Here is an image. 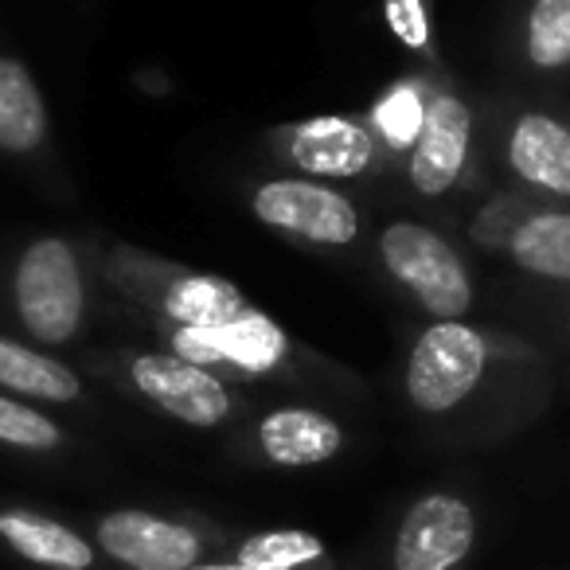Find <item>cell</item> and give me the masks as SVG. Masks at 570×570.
<instances>
[{"label":"cell","instance_id":"cell-1","mask_svg":"<svg viewBox=\"0 0 570 570\" xmlns=\"http://www.w3.org/2000/svg\"><path fill=\"white\" fill-rule=\"evenodd\" d=\"M90 539L110 570H191L227 554L235 543L223 523L153 508H110L95 515Z\"/></svg>","mask_w":570,"mask_h":570},{"label":"cell","instance_id":"cell-2","mask_svg":"<svg viewBox=\"0 0 570 570\" xmlns=\"http://www.w3.org/2000/svg\"><path fill=\"white\" fill-rule=\"evenodd\" d=\"M87 266L71 238L43 235L12 266V313L40 348H67L87 328Z\"/></svg>","mask_w":570,"mask_h":570},{"label":"cell","instance_id":"cell-3","mask_svg":"<svg viewBox=\"0 0 570 570\" xmlns=\"http://www.w3.org/2000/svg\"><path fill=\"white\" fill-rule=\"evenodd\" d=\"M110 282L126 289L141 309L153 313L160 333L173 328H215L250 309L238 285L219 274L168 266L137 250H118L110 258Z\"/></svg>","mask_w":570,"mask_h":570},{"label":"cell","instance_id":"cell-4","mask_svg":"<svg viewBox=\"0 0 570 570\" xmlns=\"http://www.w3.org/2000/svg\"><path fill=\"white\" fill-rule=\"evenodd\" d=\"M481 547V515L453 489L414 497L391 523L380 570H473Z\"/></svg>","mask_w":570,"mask_h":570},{"label":"cell","instance_id":"cell-5","mask_svg":"<svg viewBox=\"0 0 570 570\" xmlns=\"http://www.w3.org/2000/svg\"><path fill=\"white\" fill-rule=\"evenodd\" d=\"M114 375L145 406L191 430H223L243 411V399L230 391L223 375L207 372L176 352H134V356L118 360Z\"/></svg>","mask_w":570,"mask_h":570},{"label":"cell","instance_id":"cell-6","mask_svg":"<svg viewBox=\"0 0 570 570\" xmlns=\"http://www.w3.org/2000/svg\"><path fill=\"white\" fill-rule=\"evenodd\" d=\"M375 250L395 285H403L434 321H461L473 309V282L465 262L434 227L395 219L380 230Z\"/></svg>","mask_w":570,"mask_h":570},{"label":"cell","instance_id":"cell-7","mask_svg":"<svg viewBox=\"0 0 570 570\" xmlns=\"http://www.w3.org/2000/svg\"><path fill=\"white\" fill-rule=\"evenodd\" d=\"M266 149L277 165L289 168V176L309 180H364L380 173L387 157L367 118L352 114H317L277 126L266 134Z\"/></svg>","mask_w":570,"mask_h":570},{"label":"cell","instance_id":"cell-8","mask_svg":"<svg viewBox=\"0 0 570 570\" xmlns=\"http://www.w3.org/2000/svg\"><path fill=\"white\" fill-rule=\"evenodd\" d=\"M250 215L262 227L321 250H344L360 238L364 219L348 191L309 176H269L250 188Z\"/></svg>","mask_w":570,"mask_h":570},{"label":"cell","instance_id":"cell-9","mask_svg":"<svg viewBox=\"0 0 570 570\" xmlns=\"http://www.w3.org/2000/svg\"><path fill=\"white\" fill-rule=\"evenodd\" d=\"M489 372V341L461 321H434L406 356V403L426 419L453 414Z\"/></svg>","mask_w":570,"mask_h":570},{"label":"cell","instance_id":"cell-10","mask_svg":"<svg viewBox=\"0 0 570 570\" xmlns=\"http://www.w3.org/2000/svg\"><path fill=\"white\" fill-rule=\"evenodd\" d=\"M168 352L223 375V380H274L289 372L294 344L262 309H246L215 328H173Z\"/></svg>","mask_w":570,"mask_h":570},{"label":"cell","instance_id":"cell-11","mask_svg":"<svg viewBox=\"0 0 570 570\" xmlns=\"http://www.w3.org/2000/svg\"><path fill=\"white\" fill-rule=\"evenodd\" d=\"M238 442L246 458L266 469H317L348 450V426L321 406H269Z\"/></svg>","mask_w":570,"mask_h":570},{"label":"cell","instance_id":"cell-12","mask_svg":"<svg viewBox=\"0 0 570 570\" xmlns=\"http://www.w3.org/2000/svg\"><path fill=\"white\" fill-rule=\"evenodd\" d=\"M469 137H473V114L450 90L430 95V110L414 149L406 153V180L419 196H445L461 180L469 160Z\"/></svg>","mask_w":570,"mask_h":570},{"label":"cell","instance_id":"cell-13","mask_svg":"<svg viewBox=\"0 0 570 570\" xmlns=\"http://www.w3.org/2000/svg\"><path fill=\"white\" fill-rule=\"evenodd\" d=\"M0 547L32 570H106L90 531L40 508L0 504Z\"/></svg>","mask_w":570,"mask_h":570},{"label":"cell","instance_id":"cell-14","mask_svg":"<svg viewBox=\"0 0 570 570\" xmlns=\"http://www.w3.org/2000/svg\"><path fill=\"white\" fill-rule=\"evenodd\" d=\"M51 141L48 102L40 82L20 59L0 56V153L4 157H40Z\"/></svg>","mask_w":570,"mask_h":570},{"label":"cell","instance_id":"cell-15","mask_svg":"<svg viewBox=\"0 0 570 570\" xmlns=\"http://www.w3.org/2000/svg\"><path fill=\"white\" fill-rule=\"evenodd\" d=\"M0 391L28 399V403L56 406H75L87 395L82 375L71 364L51 356L40 344L12 341V336H0Z\"/></svg>","mask_w":570,"mask_h":570},{"label":"cell","instance_id":"cell-16","mask_svg":"<svg viewBox=\"0 0 570 570\" xmlns=\"http://www.w3.org/2000/svg\"><path fill=\"white\" fill-rule=\"evenodd\" d=\"M508 165L535 188L570 196V129L547 114H523L508 137Z\"/></svg>","mask_w":570,"mask_h":570},{"label":"cell","instance_id":"cell-17","mask_svg":"<svg viewBox=\"0 0 570 570\" xmlns=\"http://www.w3.org/2000/svg\"><path fill=\"white\" fill-rule=\"evenodd\" d=\"M230 554L250 570H341L328 543L302 528H269L235 535Z\"/></svg>","mask_w":570,"mask_h":570},{"label":"cell","instance_id":"cell-18","mask_svg":"<svg viewBox=\"0 0 570 570\" xmlns=\"http://www.w3.org/2000/svg\"><path fill=\"white\" fill-rule=\"evenodd\" d=\"M512 258L523 269L554 282H570V215L567 212H535L508 238Z\"/></svg>","mask_w":570,"mask_h":570},{"label":"cell","instance_id":"cell-19","mask_svg":"<svg viewBox=\"0 0 570 570\" xmlns=\"http://www.w3.org/2000/svg\"><path fill=\"white\" fill-rule=\"evenodd\" d=\"M426 110H430V90L422 82L406 79L395 82L391 90H383L380 102L367 114V126L375 129V137H380V145L387 153H411L422 134Z\"/></svg>","mask_w":570,"mask_h":570},{"label":"cell","instance_id":"cell-20","mask_svg":"<svg viewBox=\"0 0 570 570\" xmlns=\"http://www.w3.org/2000/svg\"><path fill=\"white\" fill-rule=\"evenodd\" d=\"M0 445L28 458H56L71 445V438L48 411L0 391Z\"/></svg>","mask_w":570,"mask_h":570},{"label":"cell","instance_id":"cell-21","mask_svg":"<svg viewBox=\"0 0 570 570\" xmlns=\"http://www.w3.org/2000/svg\"><path fill=\"white\" fill-rule=\"evenodd\" d=\"M528 59L543 71L570 63V0H535L531 4Z\"/></svg>","mask_w":570,"mask_h":570},{"label":"cell","instance_id":"cell-22","mask_svg":"<svg viewBox=\"0 0 570 570\" xmlns=\"http://www.w3.org/2000/svg\"><path fill=\"white\" fill-rule=\"evenodd\" d=\"M387 28L406 51L430 56L434 48V24H430V0H383Z\"/></svg>","mask_w":570,"mask_h":570},{"label":"cell","instance_id":"cell-23","mask_svg":"<svg viewBox=\"0 0 570 570\" xmlns=\"http://www.w3.org/2000/svg\"><path fill=\"white\" fill-rule=\"evenodd\" d=\"M191 570H250L246 562H238L235 554H219V559H212V562H199V567H191Z\"/></svg>","mask_w":570,"mask_h":570}]
</instances>
